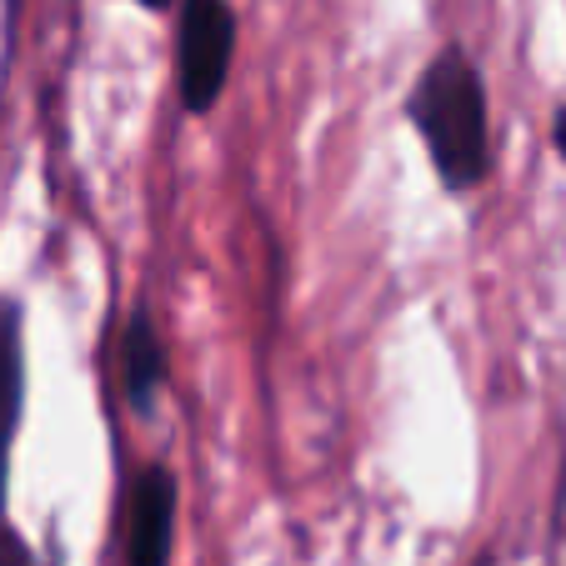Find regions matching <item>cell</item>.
<instances>
[{
	"label": "cell",
	"instance_id": "1",
	"mask_svg": "<svg viewBox=\"0 0 566 566\" xmlns=\"http://www.w3.org/2000/svg\"><path fill=\"white\" fill-rule=\"evenodd\" d=\"M407 126L417 130L437 181L451 196L476 191L492 176V111L486 81L461 45H441L421 65L417 86L407 91Z\"/></svg>",
	"mask_w": 566,
	"mask_h": 566
},
{
	"label": "cell",
	"instance_id": "2",
	"mask_svg": "<svg viewBox=\"0 0 566 566\" xmlns=\"http://www.w3.org/2000/svg\"><path fill=\"white\" fill-rule=\"evenodd\" d=\"M235 61L231 0H176V91L191 116L221 106Z\"/></svg>",
	"mask_w": 566,
	"mask_h": 566
},
{
	"label": "cell",
	"instance_id": "3",
	"mask_svg": "<svg viewBox=\"0 0 566 566\" xmlns=\"http://www.w3.org/2000/svg\"><path fill=\"white\" fill-rule=\"evenodd\" d=\"M181 481L166 461H150L126 486V566H171Z\"/></svg>",
	"mask_w": 566,
	"mask_h": 566
},
{
	"label": "cell",
	"instance_id": "4",
	"mask_svg": "<svg viewBox=\"0 0 566 566\" xmlns=\"http://www.w3.org/2000/svg\"><path fill=\"white\" fill-rule=\"evenodd\" d=\"M171 366H166V342H160V326L150 316L146 301L126 311V326H120V391H126V407L136 417L156 411V396L166 386Z\"/></svg>",
	"mask_w": 566,
	"mask_h": 566
},
{
	"label": "cell",
	"instance_id": "5",
	"mask_svg": "<svg viewBox=\"0 0 566 566\" xmlns=\"http://www.w3.org/2000/svg\"><path fill=\"white\" fill-rule=\"evenodd\" d=\"M25 417V311L15 296H0V506L11 481V447Z\"/></svg>",
	"mask_w": 566,
	"mask_h": 566
},
{
	"label": "cell",
	"instance_id": "6",
	"mask_svg": "<svg viewBox=\"0 0 566 566\" xmlns=\"http://www.w3.org/2000/svg\"><path fill=\"white\" fill-rule=\"evenodd\" d=\"M0 566H41V556H35V546L21 536V526L6 516V506H0Z\"/></svg>",
	"mask_w": 566,
	"mask_h": 566
},
{
	"label": "cell",
	"instance_id": "7",
	"mask_svg": "<svg viewBox=\"0 0 566 566\" xmlns=\"http://www.w3.org/2000/svg\"><path fill=\"white\" fill-rule=\"evenodd\" d=\"M136 6H140V11H176V0H136Z\"/></svg>",
	"mask_w": 566,
	"mask_h": 566
},
{
	"label": "cell",
	"instance_id": "8",
	"mask_svg": "<svg viewBox=\"0 0 566 566\" xmlns=\"http://www.w3.org/2000/svg\"><path fill=\"white\" fill-rule=\"evenodd\" d=\"M552 140H556V150H562V156H566V111H562V116H556V130H552Z\"/></svg>",
	"mask_w": 566,
	"mask_h": 566
}]
</instances>
